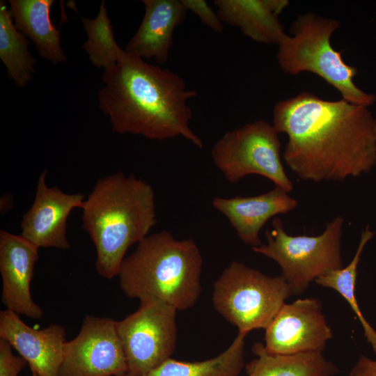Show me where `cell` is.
Listing matches in <instances>:
<instances>
[{
  "instance_id": "8992f818",
  "label": "cell",
  "mask_w": 376,
  "mask_h": 376,
  "mask_svg": "<svg viewBox=\"0 0 376 376\" xmlns=\"http://www.w3.org/2000/svg\"><path fill=\"white\" fill-rule=\"evenodd\" d=\"M292 295L281 276H270L238 262H231L213 284L212 304L238 333L265 329Z\"/></svg>"
},
{
  "instance_id": "9a60e30c",
  "label": "cell",
  "mask_w": 376,
  "mask_h": 376,
  "mask_svg": "<svg viewBox=\"0 0 376 376\" xmlns=\"http://www.w3.org/2000/svg\"><path fill=\"white\" fill-rule=\"evenodd\" d=\"M297 205L295 198L279 187L257 196L212 200L213 207L228 219L240 240L251 248L263 244L259 234L269 219L287 214Z\"/></svg>"
},
{
  "instance_id": "e0dca14e",
  "label": "cell",
  "mask_w": 376,
  "mask_h": 376,
  "mask_svg": "<svg viewBox=\"0 0 376 376\" xmlns=\"http://www.w3.org/2000/svg\"><path fill=\"white\" fill-rule=\"evenodd\" d=\"M214 4L222 22L256 42L279 45L287 36L278 16L288 0H215Z\"/></svg>"
},
{
  "instance_id": "3957f363",
  "label": "cell",
  "mask_w": 376,
  "mask_h": 376,
  "mask_svg": "<svg viewBox=\"0 0 376 376\" xmlns=\"http://www.w3.org/2000/svg\"><path fill=\"white\" fill-rule=\"evenodd\" d=\"M81 209L82 227L96 249V271L107 279L118 276L128 249L157 223L151 185L122 171L100 178Z\"/></svg>"
},
{
  "instance_id": "83f0119b",
  "label": "cell",
  "mask_w": 376,
  "mask_h": 376,
  "mask_svg": "<svg viewBox=\"0 0 376 376\" xmlns=\"http://www.w3.org/2000/svg\"><path fill=\"white\" fill-rule=\"evenodd\" d=\"M31 373H32L31 376H38V375L37 374H36L35 373H33V372H31Z\"/></svg>"
},
{
  "instance_id": "7a4b0ae2",
  "label": "cell",
  "mask_w": 376,
  "mask_h": 376,
  "mask_svg": "<svg viewBox=\"0 0 376 376\" xmlns=\"http://www.w3.org/2000/svg\"><path fill=\"white\" fill-rule=\"evenodd\" d=\"M102 80L98 104L113 132L152 140L181 136L203 147L190 127L192 111L187 104L197 92L187 88L178 74L124 50L115 64L104 69Z\"/></svg>"
},
{
  "instance_id": "ba28073f",
  "label": "cell",
  "mask_w": 376,
  "mask_h": 376,
  "mask_svg": "<svg viewBox=\"0 0 376 376\" xmlns=\"http://www.w3.org/2000/svg\"><path fill=\"white\" fill-rule=\"evenodd\" d=\"M278 134L263 119L227 131L212 147L213 163L230 183L257 174L289 193L293 184L283 168Z\"/></svg>"
},
{
  "instance_id": "484cf974",
  "label": "cell",
  "mask_w": 376,
  "mask_h": 376,
  "mask_svg": "<svg viewBox=\"0 0 376 376\" xmlns=\"http://www.w3.org/2000/svg\"><path fill=\"white\" fill-rule=\"evenodd\" d=\"M349 376H376V360L361 355L350 370Z\"/></svg>"
},
{
  "instance_id": "7c38bea8",
  "label": "cell",
  "mask_w": 376,
  "mask_h": 376,
  "mask_svg": "<svg viewBox=\"0 0 376 376\" xmlns=\"http://www.w3.org/2000/svg\"><path fill=\"white\" fill-rule=\"evenodd\" d=\"M46 175L44 171L38 179L33 203L22 216L20 235L38 248L68 249L67 219L73 209L82 208L85 196L48 187Z\"/></svg>"
},
{
  "instance_id": "5b68a950",
  "label": "cell",
  "mask_w": 376,
  "mask_h": 376,
  "mask_svg": "<svg viewBox=\"0 0 376 376\" xmlns=\"http://www.w3.org/2000/svg\"><path fill=\"white\" fill-rule=\"evenodd\" d=\"M340 26L339 20L314 13L299 15L291 25L292 35H287L278 45L279 65L291 75L313 73L335 88L342 99L368 107L375 103L376 96L355 85L357 68L347 64L341 53L331 45V37Z\"/></svg>"
},
{
  "instance_id": "603a6c76",
  "label": "cell",
  "mask_w": 376,
  "mask_h": 376,
  "mask_svg": "<svg viewBox=\"0 0 376 376\" xmlns=\"http://www.w3.org/2000/svg\"><path fill=\"white\" fill-rule=\"evenodd\" d=\"M79 16L88 36L82 48L88 54L92 64L104 69L115 64L124 50L115 40L104 1H102L98 14L95 18Z\"/></svg>"
},
{
  "instance_id": "30bf717a",
  "label": "cell",
  "mask_w": 376,
  "mask_h": 376,
  "mask_svg": "<svg viewBox=\"0 0 376 376\" xmlns=\"http://www.w3.org/2000/svg\"><path fill=\"white\" fill-rule=\"evenodd\" d=\"M127 373L117 321L86 316L78 335L65 343L59 376H114Z\"/></svg>"
},
{
  "instance_id": "5bb4252c",
  "label": "cell",
  "mask_w": 376,
  "mask_h": 376,
  "mask_svg": "<svg viewBox=\"0 0 376 376\" xmlns=\"http://www.w3.org/2000/svg\"><path fill=\"white\" fill-rule=\"evenodd\" d=\"M0 338L8 341L38 376H59L65 340V328L52 324L42 329L26 324L16 313L0 312Z\"/></svg>"
},
{
  "instance_id": "f1b7e54d",
  "label": "cell",
  "mask_w": 376,
  "mask_h": 376,
  "mask_svg": "<svg viewBox=\"0 0 376 376\" xmlns=\"http://www.w3.org/2000/svg\"><path fill=\"white\" fill-rule=\"evenodd\" d=\"M375 133H376V118H375Z\"/></svg>"
},
{
  "instance_id": "2e32d148",
  "label": "cell",
  "mask_w": 376,
  "mask_h": 376,
  "mask_svg": "<svg viewBox=\"0 0 376 376\" xmlns=\"http://www.w3.org/2000/svg\"><path fill=\"white\" fill-rule=\"evenodd\" d=\"M145 13L125 51L142 58L167 62L175 29L185 19L187 9L181 0H143Z\"/></svg>"
},
{
  "instance_id": "4fadbf2b",
  "label": "cell",
  "mask_w": 376,
  "mask_h": 376,
  "mask_svg": "<svg viewBox=\"0 0 376 376\" xmlns=\"http://www.w3.org/2000/svg\"><path fill=\"white\" fill-rule=\"evenodd\" d=\"M38 249L21 235L0 230L2 303L6 309L33 319L43 315L42 310L32 299L30 288Z\"/></svg>"
},
{
  "instance_id": "8fae6325",
  "label": "cell",
  "mask_w": 376,
  "mask_h": 376,
  "mask_svg": "<svg viewBox=\"0 0 376 376\" xmlns=\"http://www.w3.org/2000/svg\"><path fill=\"white\" fill-rule=\"evenodd\" d=\"M265 330V349L275 355L322 352L333 337L315 297L285 303Z\"/></svg>"
},
{
  "instance_id": "d6986e66",
  "label": "cell",
  "mask_w": 376,
  "mask_h": 376,
  "mask_svg": "<svg viewBox=\"0 0 376 376\" xmlns=\"http://www.w3.org/2000/svg\"><path fill=\"white\" fill-rule=\"evenodd\" d=\"M252 352L256 358L245 366L247 376H334L338 372L322 352L270 354L262 343H254Z\"/></svg>"
},
{
  "instance_id": "d4e9b609",
  "label": "cell",
  "mask_w": 376,
  "mask_h": 376,
  "mask_svg": "<svg viewBox=\"0 0 376 376\" xmlns=\"http://www.w3.org/2000/svg\"><path fill=\"white\" fill-rule=\"evenodd\" d=\"M27 363L22 357L13 354L8 341L0 338V376H17Z\"/></svg>"
},
{
  "instance_id": "52a82bcc",
  "label": "cell",
  "mask_w": 376,
  "mask_h": 376,
  "mask_svg": "<svg viewBox=\"0 0 376 376\" xmlns=\"http://www.w3.org/2000/svg\"><path fill=\"white\" fill-rule=\"evenodd\" d=\"M344 219L337 216L326 225L324 230L315 236L290 235L282 221L275 217L272 228L267 229L266 244L253 247L281 267L292 295L304 293L312 281L331 270L343 267L341 241Z\"/></svg>"
},
{
  "instance_id": "cb8c5ba5",
  "label": "cell",
  "mask_w": 376,
  "mask_h": 376,
  "mask_svg": "<svg viewBox=\"0 0 376 376\" xmlns=\"http://www.w3.org/2000/svg\"><path fill=\"white\" fill-rule=\"evenodd\" d=\"M181 1L185 8L196 15L204 25L217 33L223 31V22L205 1L181 0Z\"/></svg>"
},
{
  "instance_id": "ffe728a7",
  "label": "cell",
  "mask_w": 376,
  "mask_h": 376,
  "mask_svg": "<svg viewBox=\"0 0 376 376\" xmlns=\"http://www.w3.org/2000/svg\"><path fill=\"white\" fill-rule=\"evenodd\" d=\"M246 335L238 333L230 346L213 358L193 362L170 358L144 376H239L244 367Z\"/></svg>"
},
{
  "instance_id": "4316f807",
  "label": "cell",
  "mask_w": 376,
  "mask_h": 376,
  "mask_svg": "<svg viewBox=\"0 0 376 376\" xmlns=\"http://www.w3.org/2000/svg\"><path fill=\"white\" fill-rule=\"evenodd\" d=\"M114 376H133L130 375V373H127L125 374L120 375H114Z\"/></svg>"
},
{
  "instance_id": "6da1fadb",
  "label": "cell",
  "mask_w": 376,
  "mask_h": 376,
  "mask_svg": "<svg viewBox=\"0 0 376 376\" xmlns=\"http://www.w3.org/2000/svg\"><path fill=\"white\" fill-rule=\"evenodd\" d=\"M272 125L287 135L283 158L301 180L343 182L376 165L375 118L368 107L304 91L276 103Z\"/></svg>"
},
{
  "instance_id": "7402d4cb",
  "label": "cell",
  "mask_w": 376,
  "mask_h": 376,
  "mask_svg": "<svg viewBox=\"0 0 376 376\" xmlns=\"http://www.w3.org/2000/svg\"><path fill=\"white\" fill-rule=\"evenodd\" d=\"M374 235L375 232L367 226L361 233L357 249L351 262L346 267L329 271L316 279L315 282L322 287L336 290L347 301L362 326L364 336L376 354V330L363 315L355 295L358 265L366 245Z\"/></svg>"
},
{
  "instance_id": "ac0fdd59",
  "label": "cell",
  "mask_w": 376,
  "mask_h": 376,
  "mask_svg": "<svg viewBox=\"0 0 376 376\" xmlns=\"http://www.w3.org/2000/svg\"><path fill=\"white\" fill-rule=\"evenodd\" d=\"M53 0H10V13L17 31L29 38L40 56L56 65L67 57L61 46L60 31L52 24Z\"/></svg>"
},
{
  "instance_id": "277c9868",
  "label": "cell",
  "mask_w": 376,
  "mask_h": 376,
  "mask_svg": "<svg viewBox=\"0 0 376 376\" xmlns=\"http://www.w3.org/2000/svg\"><path fill=\"white\" fill-rule=\"evenodd\" d=\"M203 256L192 239L167 230L146 237L125 257L118 276L124 294L164 301L178 311L194 306L201 293Z\"/></svg>"
},
{
  "instance_id": "44dd1931",
  "label": "cell",
  "mask_w": 376,
  "mask_h": 376,
  "mask_svg": "<svg viewBox=\"0 0 376 376\" xmlns=\"http://www.w3.org/2000/svg\"><path fill=\"white\" fill-rule=\"evenodd\" d=\"M29 40L16 29L9 10L0 1V58L8 76L22 88L33 79L37 61L29 49Z\"/></svg>"
},
{
  "instance_id": "9c48e42d",
  "label": "cell",
  "mask_w": 376,
  "mask_h": 376,
  "mask_svg": "<svg viewBox=\"0 0 376 376\" xmlns=\"http://www.w3.org/2000/svg\"><path fill=\"white\" fill-rule=\"evenodd\" d=\"M177 311L164 301L143 299L135 312L117 321L128 373L144 376L171 358L177 342Z\"/></svg>"
}]
</instances>
